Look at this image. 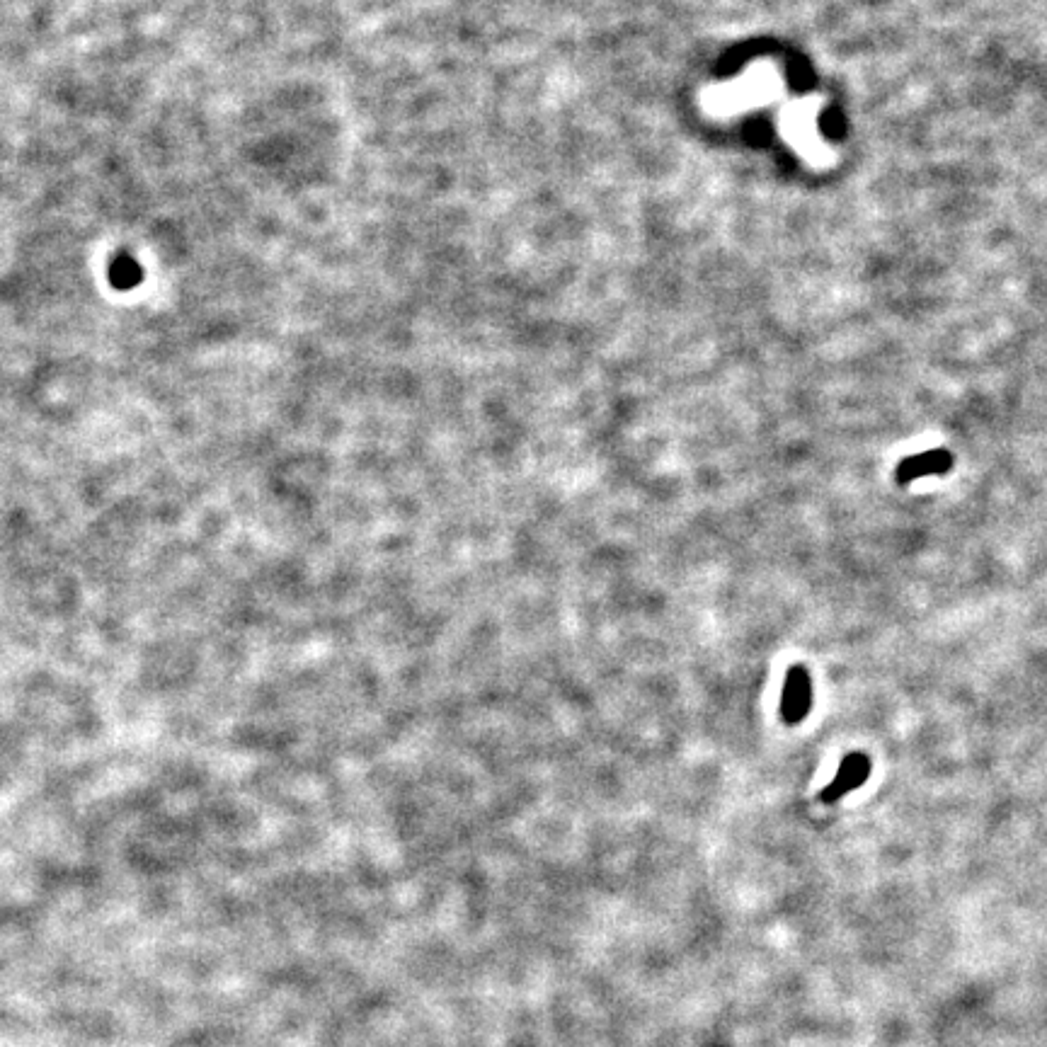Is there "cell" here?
Instances as JSON below:
<instances>
[{
    "instance_id": "cell-1",
    "label": "cell",
    "mask_w": 1047,
    "mask_h": 1047,
    "mask_svg": "<svg viewBox=\"0 0 1047 1047\" xmlns=\"http://www.w3.org/2000/svg\"><path fill=\"white\" fill-rule=\"evenodd\" d=\"M812 706V684L810 674L803 667L788 669L786 686H783L781 715L788 725L800 723Z\"/></svg>"
},
{
    "instance_id": "cell-2",
    "label": "cell",
    "mask_w": 1047,
    "mask_h": 1047,
    "mask_svg": "<svg viewBox=\"0 0 1047 1047\" xmlns=\"http://www.w3.org/2000/svg\"><path fill=\"white\" fill-rule=\"evenodd\" d=\"M868 774H871V759H868L866 754H861V752L846 754L844 762L839 764V771H837V776H834V781L829 783L825 791H822V798H825L827 803L839 800L841 795H846L849 791H856L858 786H863Z\"/></svg>"
},
{
    "instance_id": "cell-3",
    "label": "cell",
    "mask_w": 1047,
    "mask_h": 1047,
    "mask_svg": "<svg viewBox=\"0 0 1047 1047\" xmlns=\"http://www.w3.org/2000/svg\"><path fill=\"white\" fill-rule=\"evenodd\" d=\"M953 456L946 451H929V454H919L914 459H905L897 468V483H912L921 476H934V473H946L951 471Z\"/></svg>"
},
{
    "instance_id": "cell-4",
    "label": "cell",
    "mask_w": 1047,
    "mask_h": 1047,
    "mask_svg": "<svg viewBox=\"0 0 1047 1047\" xmlns=\"http://www.w3.org/2000/svg\"><path fill=\"white\" fill-rule=\"evenodd\" d=\"M141 279H143V270L134 257H131L129 253H122L114 257L110 265V282L114 289L129 291V289H134V286H139Z\"/></svg>"
}]
</instances>
